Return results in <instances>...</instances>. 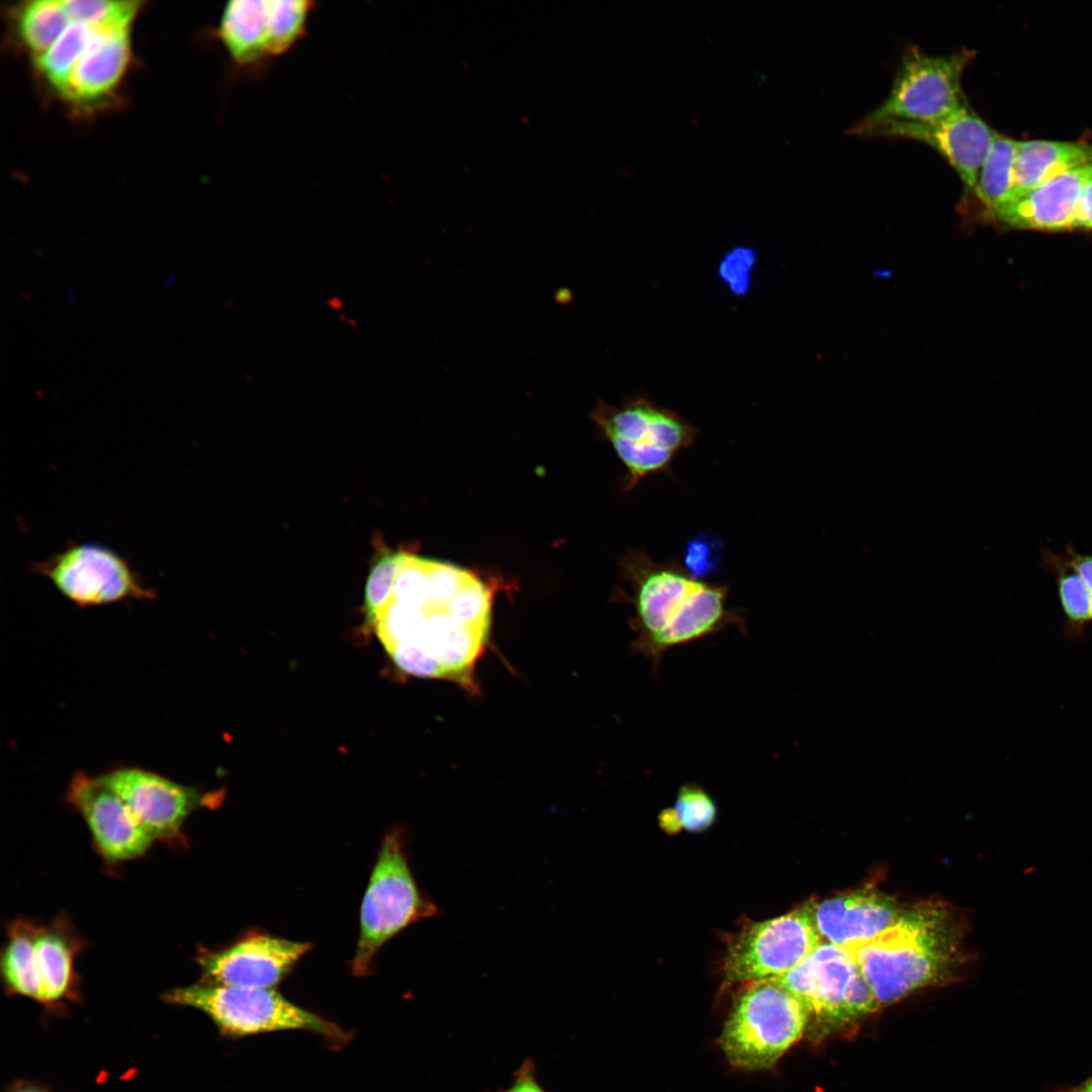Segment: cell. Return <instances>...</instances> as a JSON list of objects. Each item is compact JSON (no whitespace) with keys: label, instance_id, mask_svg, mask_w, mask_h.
<instances>
[{"label":"cell","instance_id":"obj_38","mask_svg":"<svg viewBox=\"0 0 1092 1092\" xmlns=\"http://www.w3.org/2000/svg\"><path fill=\"white\" fill-rule=\"evenodd\" d=\"M20 1092H39V1091H35V1090H24V1091H20Z\"/></svg>","mask_w":1092,"mask_h":1092},{"label":"cell","instance_id":"obj_22","mask_svg":"<svg viewBox=\"0 0 1092 1092\" xmlns=\"http://www.w3.org/2000/svg\"><path fill=\"white\" fill-rule=\"evenodd\" d=\"M37 930V926L25 919L10 925L1 969L8 986L16 993L40 1000L42 985L35 948Z\"/></svg>","mask_w":1092,"mask_h":1092},{"label":"cell","instance_id":"obj_17","mask_svg":"<svg viewBox=\"0 0 1092 1092\" xmlns=\"http://www.w3.org/2000/svg\"><path fill=\"white\" fill-rule=\"evenodd\" d=\"M810 907L821 937L844 947L871 939L899 915L892 898L873 890L843 894Z\"/></svg>","mask_w":1092,"mask_h":1092},{"label":"cell","instance_id":"obj_10","mask_svg":"<svg viewBox=\"0 0 1092 1092\" xmlns=\"http://www.w3.org/2000/svg\"><path fill=\"white\" fill-rule=\"evenodd\" d=\"M821 938L810 905L754 923L728 947L726 979L754 982L786 974L808 958Z\"/></svg>","mask_w":1092,"mask_h":1092},{"label":"cell","instance_id":"obj_15","mask_svg":"<svg viewBox=\"0 0 1092 1092\" xmlns=\"http://www.w3.org/2000/svg\"><path fill=\"white\" fill-rule=\"evenodd\" d=\"M1091 181L1092 163H1088L1064 172L1024 196L995 209L986 219L1021 230H1074L1082 192Z\"/></svg>","mask_w":1092,"mask_h":1092},{"label":"cell","instance_id":"obj_25","mask_svg":"<svg viewBox=\"0 0 1092 1092\" xmlns=\"http://www.w3.org/2000/svg\"><path fill=\"white\" fill-rule=\"evenodd\" d=\"M78 945L54 926L38 927L35 948L41 978V1001H55L63 997L73 980V959Z\"/></svg>","mask_w":1092,"mask_h":1092},{"label":"cell","instance_id":"obj_2","mask_svg":"<svg viewBox=\"0 0 1092 1092\" xmlns=\"http://www.w3.org/2000/svg\"><path fill=\"white\" fill-rule=\"evenodd\" d=\"M957 930L938 904L914 906L871 939L848 946L880 1007L937 980L957 949Z\"/></svg>","mask_w":1092,"mask_h":1092},{"label":"cell","instance_id":"obj_8","mask_svg":"<svg viewBox=\"0 0 1092 1092\" xmlns=\"http://www.w3.org/2000/svg\"><path fill=\"white\" fill-rule=\"evenodd\" d=\"M173 1004L199 1009L225 1032L236 1035L284 1029H306L339 1036L337 1026L267 988L201 983L165 995Z\"/></svg>","mask_w":1092,"mask_h":1092},{"label":"cell","instance_id":"obj_6","mask_svg":"<svg viewBox=\"0 0 1092 1092\" xmlns=\"http://www.w3.org/2000/svg\"><path fill=\"white\" fill-rule=\"evenodd\" d=\"M627 469L630 490L654 473H669L672 461L691 447L698 429L680 415L639 396L620 407L599 401L592 414Z\"/></svg>","mask_w":1092,"mask_h":1092},{"label":"cell","instance_id":"obj_7","mask_svg":"<svg viewBox=\"0 0 1092 1092\" xmlns=\"http://www.w3.org/2000/svg\"><path fill=\"white\" fill-rule=\"evenodd\" d=\"M974 57L968 49L932 56L907 47L888 96L859 122L932 123L952 115L969 104L962 78Z\"/></svg>","mask_w":1092,"mask_h":1092},{"label":"cell","instance_id":"obj_31","mask_svg":"<svg viewBox=\"0 0 1092 1092\" xmlns=\"http://www.w3.org/2000/svg\"><path fill=\"white\" fill-rule=\"evenodd\" d=\"M472 574L449 563L430 560L427 611L447 610L449 603Z\"/></svg>","mask_w":1092,"mask_h":1092},{"label":"cell","instance_id":"obj_14","mask_svg":"<svg viewBox=\"0 0 1092 1092\" xmlns=\"http://www.w3.org/2000/svg\"><path fill=\"white\" fill-rule=\"evenodd\" d=\"M67 801L83 816L98 850L111 861L140 856L155 840L98 777L75 774L68 787Z\"/></svg>","mask_w":1092,"mask_h":1092},{"label":"cell","instance_id":"obj_29","mask_svg":"<svg viewBox=\"0 0 1092 1092\" xmlns=\"http://www.w3.org/2000/svg\"><path fill=\"white\" fill-rule=\"evenodd\" d=\"M464 624L488 630L490 596L484 584L471 575L447 607Z\"/></svg>","mask_w":1092,"mask_h":1092},{"label":"cell","instance_id":"obj_18","mask_svg":"<svg viewBox=\"0 0 1092 1092\" xmlns=\"http://www.w3.org/2000/svg\"><path fill=\"white\" fill-rule=\"evenodd\" d=\"M218 38L234 63L254 67L273 56L270 0H233L222 9Z\"/></svg>","mask_w":1092,"mask_h":1092},{"label":"cell","instance_id":"obj_21","mask_svg":"<svg viewBox=\"0 0 1092 1092\" xmlns=\"http://www.w3.org/2000/svg\"><path fill=\"white\" fill-rule=\"evenodd\" d=\"M17 39L33 61L43 55L71 23L62 1L33 0L10 9Z\"/></svg>","mask_w":1092,"mask_h":1092},{"label":"cell","instance_id":"obj_24","mask_svg":"<svg viewBox=\"0 0 1092 1092\" xmlns=\"http://www.w3.org/2000/svg\"><path fill=\"white\" fill-rule=\"evenodd\" d=\"M1017 142L995 130L986 159L980 169L975 196L981 206L982 217L1011 200L1013 188V165Z\"/></svg>","mask_w":1092,"mask_h":1092},{"label":"cell","instance_id":"obj_27","mask_svg":"<svg viewBox=\"0 0 1092 1092\" xmlns=\"http://www.w3.org/2000/svg\"><path fill=\"white\" fill-rule=\"evenodd\" d=\"M64 10L71 22L86 24L96 30L131 25L142 2L110 0H64Z\"/></svg>","mask_w":1092,"mask_h":1092},{"label":"cell","instance_id":"obj_28","mask_svg":"<svg viewBox=\"0 0 1092 1092\" xmlns=\"http://www.w3.org/2000/svg\"><path fill=\"white\" fill-rule=\"evenodd\" d=\"M313 7L308 0H270L274 58L290 51L303 37Z\"/></svg>","mask_w":1092,"mask_h":1092},{"label":"cell","instance_id":"obj_35","mask_svg":"<svg viewBox=\"0 0 1092 1092\" xmlns=\"http://www.w3.org/2000/svg\"><path fill=\"white\" fill-rule=\"evenodd\" d=\"M1063 553L1080 574L1092 596V554L1079 553L1071 541L1066 544Z\"/></svg>","mask_w":1092,"mask_h":1092},{"label":"cell","instance_id":"obj_11","mask_svg":"<svg viewBox=\"0 0 1092 1092\" xmlns=\"http://www.w3.org/2000/svg\"><path fill=\"white\" fill-rule=\"evenodd\" d=\"M994 132L970 104L932 123L857 122L849 130L856 135L909 139L931 147L954 169L969 195L976 187Z\"/></svg>","mask_w":1092,"mask_h":1092},{"label":"cell","instance_id":"obj_20","mask_svg":"<svg viewBox=\"0 0 1092 1092\" xmlns=\"http://www.w3.org/2000/svg\"><path fill=\"white\" fill-rule=\"evenodd\" d=\"M1088 163H1092L1090 144L1049 140L1018 141L1010 202L1056 176Z\"/></svg>","mask_w":1092,"mask_h":1092},{"label":"cell","instance_id":"obj_36","mask_svg":"<svg viewBox=\"0 0 1092 1092\" xmlns=\"http://www.w3.org/2000/svg\"><path fill=\"white\" fill-rule=\"evenodd\" d=\"M1074 230L1092 231V181L1082 192L1076 211Z\"/></svg>","mask_w":1092,"mask_h":1092},{"label":"cell","instance_id":"obj_30","mask_svg":"<svg viewBox=\"0 0 1092 1092\" xmlns=\"http://www.w3.org/2000/svg\"><path fill=\"white\" fill-rule=\"evenodd\" d=\"M678 825L691 831L709 827L716 817V805L698 784L680 787L673 806Z\"/></svg>","mask_w":1092,"mask_h":1092},{"label":"cell","instance_id":"obj_4","mask_svg":"<svg viewBox=\"0 0 1092 1092\" xmlns=\"http://www.w3.org/2000/svg\"><path fill=\"white\" fill-rule=\"evenodd\" d=\"M437 906L419 890L404 853L402 833L394 829L380 845L360 909V931L351 969L370 973L382 945L407 926L431 918Z\"/></svg>","mask_w":1092,"mask_h":1092},{"label":"cell","instance_id":"obj_19","mask_svg":"<svg viewBox=\"0 0 1092 1092\" xmlns=\"http://www.w3.org/2000/svg\"><path fill=\"white\" fill-rule=\"evenodd\" d=\"M487 632L462 623L447 610L428 611L426 624L414 640L440 663L447 677L468 681V673L485 644Z\"/></svg>","mask_w":1092,"mask_h":1092},{"label":"cell","instance_id":"obj_32","mask_svg":"<svg viewBox=\"0 0 1092 1092\" xmlns=\"http://www.w3.org/2000/svg\"><path fill=\"white\" fill-rule=\"evenodd\" d=\"M721 552L720 540L711 533L702 532L688 541L682 565L693 577L703 579L718 570Z\"/></svg>","mask_w":1092,"mask_h":1092},{"label":"cell","instance_id":"obj_1","mask_svg":"<svg viewBox=\"0 0 1092 1092\" xmlns=\"http://www.w3.org/2000/svg\"><path fill=\"white\" fill-rule=\"evenodd\" d=\"M621 567L632 590L625 597L634 608L631 649L651 660L653 670L670 648L731 626L747 634L742 613L728 608L729 587L693 577L677 558L655 562L643 549L630 550Z\"/></svg>","mask_w":1092,"mask_h":1092},{"label":"cell","instance_id":"obj_3","mask_svg":"<svg viewBox=\"0 0 1092 1092\" xmlns=\"http://www.w3.org/2000/svg\"><path fill=\"white\" fill-rule=\"evenodd\" d=\"M807 1012L775 979L754 981L734 1001L720 1045L728 1062L744 1071L772 1068L805 1033Z\"/></svg>","mask_w":1092,"mask_h":1092},{"label":"cell","instance_id":"obj_26","mask_svg":"<svg viewBox=\"0 0 1092 1092\" xmlns=\"http://www.w3.org/2000/svg\"><path fill=\"white\" fill-rule=\"evenodd\" d=\"M95 31L96 29L86 24L71 22L58 40L34 60L41 79L59 96H63L70 75Z\"/></svg>","mask_w":1092,"mask_h":1092},{"label":"cell","instance_id":"obj_5","mask_svg":"<svg viewBox=\"0 0 1092 1092\" xmlns=\"http://www.w3.org/2000/svg\"><path fill=\"white\" fill-rule=\"evenodd\" d=\"M807 1012L806 1033L814 1037L854 1022L880 1005L848 948L821 942L800 965L771 978Z\"/></svg>","mask_w":1092,"mask_h":1092},{"label":"cell","instance_id":"obj_34","mask_svg":"<svg viewBox=\"0 0 1092 1092\" xmlns=\"http://www.w3.org/2000/svg\"><path fill=\"white\" fill-rule=\"evenodd\" d=\"M496 1092H548L539 1082L533 1060L526 1059L514 1074L511 1085Z\"/></svg>","mask_w":1092,"mask_h":1092},{"label":"cell","instance_id":"obj_13","mask_svg":"<svg viewBox=\"0 0 1092 1092\" xmlns=\"http://www.w3.org/2000/svg\"><path fill=\"white\" fill-rule=\"evenodd\" d=\"M98 779L124 802L155 839L176 838L194 810L217 802L211 795L141 768H118Z\"/></svg>","mask_w":1092,"mask_h":1092},{"label":"cell","instance_id":"obj_37","mask_svg":"<svg viewBox=\"0 0 1092 1092\" xmlns=\"http://www.w3.org/2000/svg\"><path fill=\"white\" fill-rule=\"evenodd\" d=\"M1068 1092H1092V1076Z\"/></svg>","mask_w":1092,"mask_h":1092},{"label":"cell","instance_id":"obj_9","mask_svg":"<svg viewBox=\"0 0 1092 1092\" xmlns=\"http://www.w3.org/2000/svg\"><path fill=\"white\" fill-rule=\"evenodd\" d=\"M30 570L81 608L155 598L154 588L128 558L100 543L71 542L44 560L32 562Z\"/></svg>","mask_w":1092,"mask_h":1092},{"label":"cell","instance_id":"obj_16","mask_svg":"<svg viewBox=\"0 0 1092 1092\" xmlns=\"http://www.w3.org/2000/svg\"><path fill=\"white\" fill-rule=\"evenodd\" d=\"M131 25L96 30L62 97L77 108L104 103L118 89L131 59Z\"/></svg>","mask_w":1092,"mask_h":1092},{"label":"cell","instance_id":"obj_12","mask_svg":"<svg viewBox=\"0 0 1092 1092\" xmlns=\"http://www.w3.org/2000/svg\"><path fill=\"white\" fill-rule=\"evenodd\" d=\"M311 946L309 942L253 931L226 947L201 950L196 962L203 973L204 983L270 989L292 970Z\"/></svg>","mask_w":1092,"mask_h":1092},{"label":"cell","instance_id":"obj_23","mask_svg":"<svg viewBox=\"0 0 1092 1092\" xmlns=\"http://www.w3.org/2000/svg\"><path fill=\"white\" fill-rule=\"evenodd\" d=\"M1038 566L1055 579L1067 631L1074 636L1082 635L1092 623V596L1084 580L1064 553L1058 554L1045 546L1040 549Z\"/></svg>","mask_w":1092,"mask_h":1092},{"label":"cell","instance_id":"obj_33","mask_svg":"<svg viewBox=\"0 0 1092 1092\" xmlns=\"http://www.w3.org/2000/svg\"><path fill=\"white\" fill-rule=\"evenodd\" d=\"M388 653L396 666L408 673L421 677H447L440 663L428 654L415 640L397 643Z\"/></svg>","mask_w":1092,"mask_h":1092}]
</instances>
